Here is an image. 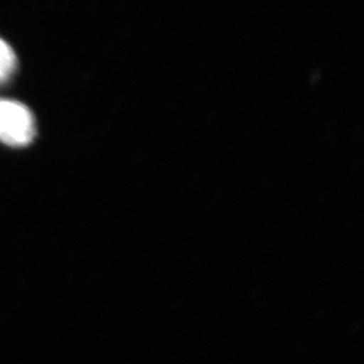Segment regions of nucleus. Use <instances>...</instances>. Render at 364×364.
<instances>
[{
    "label": "nucleus",
    "instance_id": "f257e3e1",
    "mask_svg": "<svg viewBox=\"0 0 364 364\" xmlns=\"http://www.w3.org/2000/svg\"><path fill=\"white\" fill-rule=\"evenodd\" d=\"M37 127L33 112L27 105L0 99V142L10 147H26L36 138Z\"/></svg>",
    "mask_w": 364,
    "mask_h": 364
},
{
    "label": "nucleus",
    "instance_id": "f03ea898",
    "mask_svg": "<svg viewBox=\"0 0 364 364\" xmlns=\"http://www.w3.org/2000/svg\"><path fill=\"white\" fill-rule=\"evenodd\" d=\"M18 69V58L13 48L0 38V85L7 84Z\"/></svg>",
    "mask_w": 364,
    "mask_h": 364
}]
</instances>
